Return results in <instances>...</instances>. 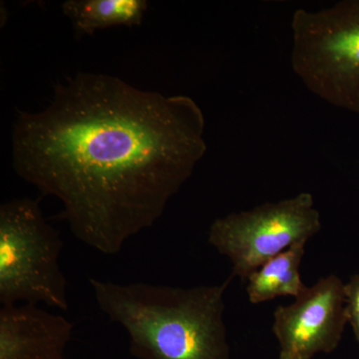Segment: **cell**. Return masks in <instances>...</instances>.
Wrapping results in <instances>:
<instances>
[{"mask_svg": "<svg viewBox=\"0 0 359 359\" xmlns=\"http://www.w3.org/2000/svg\"><path fill=\"white\" fill-rule=\"evenodd\" d=\"M74 325L37 304L0 309V359H63Z\"/></svg>", "mask_w": 359, "mask_h": 359, "instance_id": "7", "label": "cell"}, {"mask_svg": "<svg viewBox=\"0 0 359 359\" xmlns=\"http://www.w3.org/2000/svg\"><path fill=\"white\" fill-rule=\"evenodd\" d=\"M344 283L335 275L321 278L289 306L273 311L278 359H313L339 347L346 328Z\"/></svg>", "mask_w": 359, "mask_h": 359, "instance_id": "6", "label": "cell"}, {"mask_svg": "<svg viewBox=\"0 0 359 359\" xmlns=\"http://www.w3.org/2000/svg\"><path fill=\"white\" fill-rule=\"evenodd\" d=\"M320 230L313 196L302 192L215 219L208 241L230 259L231 278L244 283L269 259L295 245L306 244Z\"/></svg>", "mask_w": 359, "mask_h": 359, "instance_id": "5", "label": "cell"}, {"mask_svg": "<svg viewBox=\"0 0 359 359\" xmlns=\"http://www.w3.org/2000/svg\"><path fill=\"white\" fill-rule=\"evenodd\" d=\"M63 13L78 36L92 35L113 26L140 25L148 8L146 0H67Z\"/></svg>", "mask_w": 359, "mask_h": 359, "instance_id": "9", "label": "cell"}, {"mask_svg": "<svg viewBox=\"0 0 359 359\" xmlns=\"http://www.w3.org/2000/svg\"><path fill=\"white\" fill-rule=\"evenodd\" d=\"M60 233L44 218L37 200L21 198L0 205V302L44 304L69 309L67 278L59 257Z\"/></svg>", "mask_w": 359, "mask_h": 359, "instance_id": "4", "label": "cell"}, {"mask_svg": "<svg viewBox=\"0 0 359 359\" xmlns=\"http://www.w3.org/2000/svg\"><path fill=\"white\" fill-rule=\"evenodd\" d=\"M306 244H297L269 259L247 280V294L250 304L271 302L276 297H297L306 289L302 282L301 264Z\"/></svg>", "mask_w": 359, "mask_h": 359, "instance_id": "8", "label": "cell"}, {"mask_svg": "<svg viewBox=\"0 0 359 359\" xmlns=\"http://www.w3.org/2000/svg\"><path fill=\"white\" fill-rule=\"evenodd\" d=\"M205 126L191 97L77 73L56 85L44 110L20 112L13 168L62 203L77 240L113 256L157 223L192 176L207 152Z\"/></svg>", "mask_w": 359, "mask_h": 359, "instance_id": "1", "label": "cell"}, {"mask_svg": "<svg viewBox=\"0 0 359 359\" xmlns=\"http://www.w3.org/2000/svg\"><path fill=\"white\" fill-rule=\"evenodd\" d=\"M217 285L178 287L89 278L99 309L129 337L137 359H231L224 294Z\"/></svg>", "mask_w": 359, "mask_h": 359, "instance_id": "2", "label": "cell"}, {"mask_svg": "<svg viewBox=\"0 0 359 359\" xmlns=\"http://www.w3.org/2000/svg\"><path fill=\"white\" fill-rule=\"evenodd\" d=\"M344 297L347 323L359 344V275L351 276L349 282L344 283Z\"/></svg>", "mask_w": 359, "mask_h": 359, "instance_id": "10", "label": "cell"}, {"mask_svg": "<svg viewBox=\"0 0 359 359\" xmlns=\"http://www.w3.org/2000/svg\"><path fill=\"white\" fill-rule=\"evenodd\" d=\"M292 36L290 65L304 86L330 105L359 114V0L297 9Z\"/></svg>", "mask_w": 359, "mask_h": 359, "instance_id": "3", "label": "cell"}]
</instances>
